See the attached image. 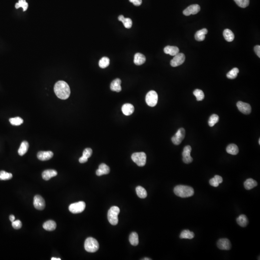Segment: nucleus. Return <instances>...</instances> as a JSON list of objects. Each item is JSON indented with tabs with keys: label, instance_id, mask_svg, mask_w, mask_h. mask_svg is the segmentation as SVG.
<instances>
[{
	"label": "nucleus",
	"instance_id": "1",
	"mask_svg": "<svg viewBox=\"0 0 260 260\" xmlns=\"http://www.w3.org/2000/svg\"><path fill=\"white\" fill-rule=\"evenodd\" d=\"M54 91L56 95L62 100H66L69 97L70 89L66 82L63 81H58L55 84Z\"/></svg>",
	"mask_w": 260,
	"mask_h": 260
},
{
	"label": "nucleus",
	"instance_id": "2",
	"mask_svg": "<svg viewBox=\"0 0 260 260\" xmlns=\"http://www.w3.org/2000/svg\"><path fill=\"white\" fill-rule=\"evenodd\" d=\"M173 191L176 196L183 198L190 197L194 194V189L192 187L184 185L176 186Z\"/></svg>",
	"mask_w": 260,
	"mask_h": 260
},
{
	"label": "nucleus",
	"instance_id": "3",
	"mask_svg": "<svg viewBox=\"0 0 260 260\" xmlns=\"http://www.w3.org/2000/svg\"><path fill=\"white\" fill-rule=\"evenodd\" d=\"M120 208L117 206H113L110 208L107 213V218L110 224L113 225H117L119 221L118 215L120 214Z\"/></svg>",
	"mask_w": 260,
	"mask_h": 260
},
{
	"label": "nucleus",
	"instance_id": "4",
	"mask_svg": "<svg viewBox=\"0 0 260 260\" xmlns=\"http://www.w3.org/2000/svg\"><path fill=\"white\" fill-rule=\"evenodd\" d=\"M99 245L98 241L93 237H88L84 243L85 250L89 252H95L98 251Z\"/></svg>",
	"mask_w": 260,
	"mask_h": 260
},
{
	"label": "nucleus",
	"instance_id": "5",
	"mask_svg": "<svg viewBox=\"0 0 260 260\" xmlns=\"http://www.w3.org/2000/svg\"><path fill=\"white\" fill-rule=\"evenodd\" d=\"M133 161L140 167H143L146 165L147 161V155L144 152H136L132 155Z\"/></svg>",
	"mask_w": 260,
	"mask_h": 260
},
{
	"label": "nucleus",
	"instance_id": "6",
	"mask_svg": "<svg viewBox=\"0 0 260 260\" xmlns=\"http://www.w3.org/2000/svg\"><path fill=\"white\" fill-rule=\"evenodd\" d=\"M158 101V95L155 91H150L147 94L146 102L148 106L154 107L157 104Z\"/></svg>",
	"mask_w": 260,
	"mask_h": 260
},
{
	"label": "nucleus",
	"instance_id": "7",
	"mask_svg": "<svg viewBox=\"0 0 260 260\" xmlns=\"http://www.w3.org/2000/svg\"><path fill=\"white\" fill-rule=\"evenodd\" d=\"M85 203L84 201H79L72 203L69 205V211L72 214H77L82 213L85 208Z\"/></svg>",
	"mask_w": 260,
	"mask_h": 260
},
{
	"label": "nucleus",
	"instance_id": "8",
	"mask_svg": "<svg viewBox=\"0 0 260 260\" xmlns=\"http://www.w3.org/2000/svg\"><path fill=\"white\" fill-rule=\"evenodd\" d=\"M186 135V131L185 129L183 128H181L178 130L176 133L171 138V141L173 144L175 145H179L182 142V141L185 138Z\"/></svg>",
	"mask_w": 260,
	"mask_h": 260
},
{
	"label": "nucleus",
	"instance_id": "9",
	"mask_svg": "<svg viewBox=\"0 0 260 260\" xmlns=\"http://www.w3.org/2000/svg\"><path fill=\"white\" fill-rule=\"evenodd\" d=\"M186 57L183 53H179L174 56L173 59L171 61L170 64L173 67H176L181 65L185 62Z\"/></svg>",
	"mask_w": 260,
	"mask_h": 260
},
{
	"label": "nucleus",
	"instance_id": "10",
	"mask_svg": "<svg viewBox=\"0 0 260 260\" xmlns=\"http://www.w3.org/2000/svg\"><path fill=\"white\" fill-rule=\"evenodd\" d=\"M191 147L190 146H187L184 148L182 156H183V161L186 164H189L193 161V158L190 155L191 153Z\"/></svg>",
	"mask_w": 260,
	"mask_h": 260
},
{
	"label": "nucleus",
	"instance_id": "11",
	"mask_svg": "<svg viewBox=\"0 0 260 260\" xmlns=\"http://www.w3.org/2000/svg\"><path fill=\"white\" fill-rule=\"evenodd\" d=\"M33 205L35 209L38 210H42L46 207L45 199L40 195H36L34 197Z\"/></svg>",
	"mask_w": 260,
	"mask_h": 260
},
{
	"label": "nucleus",
	"instance_id": "12",
	"mask_svg": "<svg viewBox=\"0 0 260 260\" xmlns=\"http://www.w3.org/2000/svg\"><path fill=\"white\" fill-rule=\"evenodd\" d=\"M236 106L238 110L244 114H249L252 111V107H251V105L246 103L243 102L241 101H238L236 104Z\"/></svg>",
	"mask_w": 260,
	"mask_h": 260
},
{
	"label": "nucleus",
	"instance_id": "13",
	"mask_svg": "<svg viewBox=\"0 0 260 260\" xmlns=\"http://www.w3.org/2000/svg\"><path fill=\"white\" fill-rule=\"evenodd\" d=\"M200 10V7L198 4H192L187 7L183 11V14L186 16L198 13Z\"/></svg>",
	"mask_w": 260,
	"mask_h": 260
},
{
	"label": "nucleus",
	"instance_id": "14",
	"mask_svg": "<svg viewBox=\"0 0 260 260\" xmlns=\"http://www.w3.org/2000/svg\"><path fill=\"white\" fill-rule=\"evenodd\" d=\"M217 247L221 250H229L231 248V244L227 238H221L217 243Z\"/></svg>",
	"mask_w": 260,
	"mask_h": 260
},
{
	"label": "nucleus",
	"instance_id": "15",
	"mask_svg": "<svg viewBox=\"0 0 260 260\" xmlns=\"http://www.w3.org/2000/svg\"><path fill=\"white\" fill-rule=\"evenodd\" d=\"M54 153L51 151H40L37 154V158L41 161H46L49 160L53 158Z\"/></svg>",
	"mask_w": 260,
	"mask_h": 260
},
{
	"label": "nucleus",
	"instance_id": "16",
	"mask_svg": "<svg viewBox=\"0 0 260 260\" xmlns=\"http://www.w3.org/2000/svg\"><path fill=\"white\" fill-rule=\"evenodd\" d=\"M57 172L54 170H46L42 173V178L46 181H48L52 177L56 176Z\"/></svg>",
	"mask_w": 260,
	"mask_h": 260
},
{
	"label": "nucleus",
	"instance_id": "17",
	"mask_svg": "<svg viewBox=\"0 0 260 260\" xmlns=\"http://www.w3.org/2000/svg\"><path fill=\"white\" fill-rule=\"evenodd\" d=\"M122 111L123 113L126 116H130L133 113L134 111V107L133 105L131 104L126 103L123 105L122 107Z\"/></svg>",
	"mask_w": 260,
	"mask_h": 260
},
{
	"label": "nucleus",
	"instance_id": "18",
	"mask_svg": "<svg viewBox=\"0 0 260 260\" xmlns=\"http://www.w3.org/2000/svg\"><path fill=\"white\" fill-rule=\"evenodd\" d=\"M121 83L122 81L120 79H114L113 81L111 83V89L114 92H119L122 91V87H121Z\"/></svg>",
	"mask_w": 260,
	"mask_h": 260
},
{
	"label": "nucleus",
	"instance_id": "19",
	"mask_svg": "<svg viewBox=\"0 0 260 260\" xmlns=\"http://www.w3.org/2000/svg\"><path fill=\"white\" fill-rule=\"evenodd\" d=\"M146 57L142 54L137 53L134 55L133 62L135 65L137 66L143 65L144 62H146Z\"/></svg>",
	"mask_w": 260,
	"mask_h": 260
},
{
	"label": "nucleus",
	"instance_id": "20",
	"mask_svg": "<svg viewBox=\"0 0 260 260\" xmlns=\"http://www.w3.org/2000/svg\"><path fill=\"white\" fill-rule=\"evenodd\" d=\"M164 53L171 56H175L179 52V49L177 47L172 46H167L164 48Z\"/></svg>",
	"mask_w": 260,
	"mask_h": 260
},
{
	"label": "nucleus",
	"instance_id": "21",
	"mask_svg": "<svg viewBox=\"0 0 260 260\" xmlns=\"http://www.w3.org/2000/svg\"><path fill=\"white\" fill-rule=\"evenodd\" d=\"M57 227V224L53 220H49L45 222L43 225V228L48 231H54Z\"/></svg>",
	"mask_w": 260,
	"mask_h": 260
},
{
	"label": "nucleus",
	"instance_id": "22",
	"mask_svg": "<svg viewBox=\"0 0 260 260\" xmlns=\"http://www.w3.org/2000/svg\"><path fill=\"white\" fill-rule=\"evenodd\" d=\"M208 30L206 29H203L197 31L195 34V39L198 41H203L205 39V35L207 34Z\"/></svg>",
	"mask_w": 260,
	"mask_h": 260
},
{
	"label": "nucleus",
	"instance_id": "23",
	"mask_svg": "<svg viewBox=\"0 0 260 260\" xmlns=\"http://www.w3.org/2000/svg\"><path fill=\"white\" fill-rule=\"evenodd\" d=\"M118 19L124 25V27L126 29L131 28L133 25L132 20L130 18H124L123 15H121L118 17Z\"/></svg>",
	"mask_w": 260,
	"mask_h": 260
},
{
	"label": "nucleus",
	"instance_id": "24",
	"mask_svg": "<svg viewBox=\"0 0 260 260\" xmlns=\"http://www.w3.org/2000/svg\"><path fill=\"white\" fill-rule=\"evenodd\" d=\"M257 182L252 178H249L245 181L244 183L245 188L247 190H251L257 186Z\"/></svg>",
	"mask_w": 260,
	"mask_h": 260
},
{
	"label": "nucleus",
	"instance_id": "25",
	"mask_svg": "<svg viewBox=\"0 0 260 260\" xmlns=\"http://www.w3.org/2000/svg\"><path fill=\"white\" fill-rule=\"evenodd\" d=\"M226 152L231 155H236L239 152V149L236 144H231L227 146L226 149Z\"/></svg>",
	"mask_w": 260,
	"mask_h": 260
},
{
	"label": "nucleus",
	"instance_id": "26",
	"mask_svg": "<svg viewBox=\"0 0 260 260\" xmlns=\"http://www.w3.org/2000/svg\"><path fill=\"white\" fill-rule=\"evenodd\" d=\"M29 148V144L28 142L26 141L22 142V143L21 144L19 149L18 150V153H19V155L21 156L25 155L28 151Z\"/></svg>",
	"mask_w": 260,
	"mask_h": 260
},
{
	"label": "nucleus",
	"instance_id": "27",
	"mask_svg": "<svg viewBox=\"0 0 260 260\" xmlns=\"http://www.w3.org/2000/svg\"><path fill=\"white\" fill-rule=\"evenodd\" d=\"M236 222L238 225L243 227L247 226L249 223L247 216L244 214L239 216L236 219Z\"/></svg>",
	"mask_w": 260,
	"mask_h": 260
},
{
	"label": "nucleus",
	"instance_id": "28",
	"mask_svg": "<svg viewBox=\"0 0 260 260\" xmlns=\"http://www.w3.org/2000/svg\"><path fill=\"white\" fill-rule=\"evenodd\" d=\"M223 35L225 40L228 42L232 41L234 39L235 36L232 31L229 29H225L223 32Z\"/></svg>",
	"mask_w": 260,
	"mask_h": 260
},
{
	"label": "nucleus",
	"instance_id": "29",
	"mask_svg": "<svg viewBox=\"0 0 260 260\" xmlns=\"http://www.w3.org/2000/svg\"><path fill=\"white\" fill-rule=\"evenodd\" d=\"M195 234L193 232L189 231V230H184L181 233L180 237V238H185V239H189L191 240L194 238Z\"/></svg>",
	"mask_w": 260,
	"mask_h": 260
},
{
	"label": "nucleus",
	"instance_id": "30",
	"mask_svg": "<svg viewBox=\"0 0 260 260\" xmlns=\"http://www.w3.org/2000/svg\"><path fill=\"white\" fill-rule=\"evenodd\" d=\"M129 241L132 245L136 246L139 243L138 235L137 233L132 232L129 236Z\"/></svg>",
	"mask_w": 260,
	"mask_h": 260
},
{
	"label": "nucleus",
	"instance_id": "31",
	"mask_svg": "<svg viewBox=\"0 0 260 260\" xmlns=\"http://www.w3.org/2000/svg\"><path fill=\"white\" fill-rule=\"evenodd\" d=\"M136 192L137 196L141 198H146L147 197V192L144 188L141 186H138L136 188Z\"/></svg>",
	"mask_w": 260,
	"mask_h": 260
},
{
	"label": "nucleus",
	"instance_id": "32",
	"mask_svg": "<svg viewBox=\"0 0 260 260\" xmlns=\"http://www.w3.org/2000/svg\"><path fill=\"white\" fill-rule=\"evenodd\" d=\"M110 64V60L107 57H103L99 62V66L101 68H107Z\"/></svg>",
	"mask_w": 260,
	"mask_h": 260
},
{
	"label": "nucleus",
	"instance_id": "33",
	"mask_svg": "<svg viewBox=\"0 0 260 260\" xmlns=\"http://www.w3.org/2000/svg\"><path fill=\"white\" fill-rule=\"evenodd\" d=\"M219 120V117L217 114H213L209 117L208 121V124L210 127H213L215 124L218 122Z\"/></svg>",
	"mask_w": 260,
	"mask_h": 260
},
{
	"label": "nucleus",
	"instance_id": "34",
	"mask_svg": "<svg viewBox=\"0 0 260 260\" xmlns=\"http://www.w3.org/2000/svg\"><path fill=\"white\" fill-rule=\"evenodd\" d=\"M194 95L196 96L197 100L198 101H202L205 97L204 94L202 90L199 89H196L193 92Z\"/></svg>",
	"mask_w": 260,
	"mask_h": 260
},
{
	"label": "nucleus",
	"instance_id": "35",
	"mask_svg": "<svg viewBox=\"0 0 260 260\" xmlns=\"http://www.w3.org/2000/svg\"><path fill=\"white\" fill-rule=\"evenodd\" d=\"M13 177L12 173L6 172L4 171H0V180H9Z\"/></svg>",
	"mask_w": 260,
	"mask_h": 260
},
{
	"label": "nucleus",
	"instance_id": "36",
	"mask_svg": "<svg viewBox=\"0 0 260 260\" xmlns=\"http://www.w3.org/2000/svg\"><path fill=\"white\" fill-rule=\"evenodd\" d=\"M238 73H239V69L236 68H235L228 72V73L226 74V76L229 79H234L236 78Z\"/></svg>",
	"mask_w": 260,
	"mask_h": 260
},
{
	"label": "nucleus",
	"instance_id": "37",
	"mask_svg": "<svg viewBox=\"0 0 260 260\" xmlns=\"http://www.w3.org/2000/svg\"><path fill=\"white\" fill-rule=\"evenodd\" d=\"M9 122L11 124L14 126H19L23 123V119L20 117H17L15 118H11L9 119Z\"/></svg>",
	"mask_w": 260,
	"mask_h": 260
},
{
	"label": "nucleus",
	"instance_id": "38",
	"mask_svg": "<svg viewBox=\"0 0 260 260\" xmlns=\"http://www.w3.org/2000/svg\"><path fill=\"white\" fill-rule=\"evenodd\" d=\"M28 3L26 2V0H19V3L15 5L16 8L19 9L20 7L23 8V11H26L28 8Z\"/></svg>",
	"mask_w": 260,
	"mask_h": 260
},
{
	"label": "nucleus",
	"instance_id": "39",
	"mask_svg": "<svg viewBox=\"0 0 260 260\" xmlns=\"http://www.w3.org/2000/svg\"><path fill=\"white\" fill-rule=\"evenodd\" d=\"M237 5L241 8H246L250 3V0H234Z\"/></svg>",
	"mask_w": 260,
	"mask_h": 260
},
{
	"label": "nucleus",
	"instance_id": "40",
	"mask_svg": "<svg viewBox=\"0 0 260 260\" xmlns=\"http://www.w3.org/2000/svg\"><path fill=\"white\" fill-rule=\"evenodd\" d=\"M99 169L102 172L103 175H107L110 172V168L105 163H102L99 166Z\"/></svg>",
	"mask_w": 260,
	"mask_h": 260
},
{
	"label": "nucleus",
	"instance_id": "41",
	"mask_svg": "<svg viewBox=\"0 0 260 260\" xmlns=\"http://www.w3.org/2000/svg\"><path fill=\"white\" fill-rule=\"evenodd\" d=\"M92 153H93V150L92 149L90 148H87L85 149L83 151L82 157L85 159H88V158H90L92 156Z\"/></svg>",
	"mask_w": 260,
	"mask_h": 260
},
{
	"label": "nucleus",
	"instance_id": "42",
	"mask_svg": "<svg viewBox=\"0 0 260 260\" xmlns=\"http://www.w3.org/2000/svg\"><path fill=\"white\" fill-rule=\"evenodd\" d=\"M13 227L15 229H19L22 227V223L20 220H14L12 224Z\"/></svg>",
	"mask_w": 260,
	"mask_h": 260
},
{
	"label": "nucleus",
	"instance_id": "43",
	"mask_svg": "<svg viewBox=\"0 0 260 260\" xmlns=\"http://www.w3.org/2000/svg\"><path fill=\"white\" fill-rule=\"evenodd\" d=\"M209 183L211 186L214 187H218L219 185V183L215 179L214 177L213 178L210 179L209 181Z\"/></svg>",
	"mask_w": 260,
	"mask_h": 260
},
{
	"label": "nucleus",
	"instance_id": "44",
	"mask_svg": "<svg viewBox=\"0 0 260 260\" xmlns=\"http://www.w3.org/2000/svg\"><path fill=\"white\" fill-rule=\"evenodd\" d=\"M129 1L133 3L135 6H140L142 3V0H129Z\"/></svg>",
	"mask_w": 260,
	"mask_h": 260
},
{
	"label": "nucleus",
	"instance_id": "45",
	"mask_svg": "<svg viewBox=\"0 0 260 260\" xmlns=\"http://www.w3.org/2000/svg\"><path fill=\"white\" fill-rule=\"evenodd\" d=\"M254 51H255V53L257 55L259 58L260 57V46H256L254 47Z\"/></svg>",
	"mask_w": 260,
	"mask_h": 260
},
{
	"label": "nucleus",
	"instance_id": "46",
	"mask_svg": "<svg viewBox=\"0 0 260 260\" xmlns=\"http://www.w3.org/2000/svg\"><path fill=\"white\" fill-rule=\"evenodd\" d=\"M214 177L215 178V179L218 182V183H219V184H221L223 182V178H222V177L220 176H218V175H216V176H214Z\"/></svg>",
	"mask_w": 260,
	"mask_h": 260
},
{
	"label": "nucleus",
	"instance_id": "47",
	"mask_svg": "<svg viewBox=\"0 0 260 260\" xmlns=\"http://www.w3.org/2000/svg\"><path fill=\"white\" fill-rule=\"evenodd\" d=\"M9 219L11 222L12 223L13 222H14V221L15 220V217H14V216L13 215H11L9 217Z\"/></svg>",
	"mask_w": 260,
	"mask_h": 260
},
{
	"label": "nucleus",
	"instance_id": "48",
	"mask_svg": "<svg viewBox=\"0 0 260 260\" xmlns=\"http://www.w3.org/2000/svg\"><path fill=\"white\" fill-rule=\"evenodd\" d=\"M51 260H61V259H60V258H54V257H53V258H51Z\"/></svg>",
	"mask_w": 260,
	"mask_h": 260
},
{
	"label": "nucleus",
	"instance_id": "49",
	"mask_svg": "<svg viewBox=\"0 0 260 260\" xmlns=\"http://www.w3.org/2000/svg\"><path fill=\"white\" fill-rule=\"evenodd\" d=\"M144 260H151V259H149V258H145L144 259H143Z\"/></svg>",
	"mask_w": 260,
	"mask_h": 260
},
{
	"label": "nucleus",
	"instance_id": "50",
	"mask_svg": "<svg viewBox=\"0 0 260 260\" xmlns=\"http://www.w3.org/2000/svg\"><path fill=\"white\" fill-rule=\"evenodd\" d=\"M259 144H260V138H259Z\"/></svg>",
	"mask_w": 260,
	"mask_h": 260
}]
</instances>
